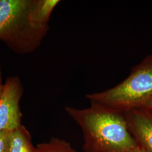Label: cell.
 <instances>
[{"label": "cell", "instance_id": "11", "mask_svg": "<svg viewBox=\"0 0 152 152\" xmlns=\"http://www.w3.org/2000/svg\"><path fill=\"white\" fill-rule=\"evenodd\" d=\"M142 108L148 109L152 111V97L147 102V103L145 104L144 107Z\"/></svg>", "mask_w": 152, "mask_h": 152}, {"label": "cell", "instance_id": "10", "mask_svg": "<svg viewBox=\"0 0 152 152\" xmlns=\"http://www.w3.org/2000/svg\"><path fill=\"white\" fill-rule=\"evenodd\" d=\"M4 83H3L2 82V70H1V66L0 65V99L3 94L4 91Z\"/></svg>", "mask_w": 152, "mask_h": 152}, {"label": "cell", "instance_id": "8", "mask_svg": "<svg viewBox=\"0 0 152 152\" xmlns=\"http://www.w3.org/2000/svg\"><path fill=\"white\" fill-rule=\"evenodd\" d=\"M36 152H77L71 144L58 137H53L50 141L39 144Z\"/></svg>", "mask_w": 152, "mask_h": 152}, {"label": "cell", "instance_id": "12", "mask_svg": "<svg viewBox=\"0 0 152 152\" xmlns=\"http://www.w3.org/2000/svg\"><path fill=\"white\" fill-rule=\"evenodd\" d=\"M128 152H146L144 149H142L140 147L137 146V147L135 148L134 149L131 150Z\"/></svg>", "mask_w": 152, "mask_h": 152}, {"label": "cell", "instance_id": "5", "mask_svg": "<svg viewBox=\"0 0 152 152\" xmlns=\"http://www.w3.org/2000/svg\"><path fill=\"white\" fill-rule=\"evenodd\" d=\"M129 130L137 145L152 152V111L145 108L124 113Z\"/></svg>", "mask_w": 152, "mask_h": 152}, {"label": "cell", "instance_id": "9", "mask_svg": "<svg viewBox=\"0 0 152 152\" xmlns=\"http://www.w3.org/2000/svg\"><path fill=\"white\" fill-rule=\"evenodd\" d=\"M10 132L11 131H3L0 132V152H7Z\"/></svg>", "mask_w": 152, "mask_h": 152}, {"label": "cell", "instance_id": "1", "mask_svg": "<svg viewBox=\"0 0 152 152\" xmlns=\"http://www.w3.org/2000/svg\"><path fill=\"white\" fill-rule=\"evenodd\" d=\"M65 110L81 129L83 152H128L138 146L124 113L94 103L84 109L68 106Z\"/></svg>", "mask_w": 152, "mask_h": 152}, {"label": "cell", "instance_id": "7", "mask_svg": "<svg viewBox=\"0 0 152 152\" xmlns=\"http://www.w3.org/2000/svg\"><path fill=\"white\" fill-rule=\"evenodd\" d=\"M6 152H36L31 135L23 125L10 132Z\"/></svg>", "mask_w": 152, "mask_h": 152}, {"label": "cell", "instance_id": "3", "mask_svg": "<svg viewBox=\"0 0 152 152\" xmlns=\"http://www.w3.org/2000/svg\"><path fill=\"white\" fill-rule=\"evenodd\" d=\"M152 97V54L135 66L129 76L115 86L88 94L91 103L125 113L142 108Z\"/></svg>", "mask_w": 152, "mask_h": 152}, {"label": "cell", "instance_id": "2", "mask_svg": "<svg viewBox=\"0 0 152 152\" xmlns=\"http://www.w3.org/2000/svg\"><path fill=\"white\" fill-rule=\"evenodd\" d=\"M32 0H0V40L18 54L32 53L41 44L49 28L31 19Z\"/></svg>", "mask_w": 152, "mask_h": 152}, {"label": "cell", "instance_id": "4", "mask_svg": "<svg viewBox=\"0 0 152 152\" xmlns=\"http://www.w3.org/2000/svg\"><path fill=\"white\" fill-rule=\"evenodd\" d=\"M23 94V86L19 78H7L0 99V132L11 131L22 125L19 102Z\"/></svg>", "mask_w": 152, "mask_h": 152}, {"label": "cell", "instance_id": "6", "mask_svg": "<svg viewBox=\"0 0 152 152\" xmlns=\"http://www.w3.org/2000/svg\"><path fill=\"white\" fill-rule=\"evenodd\" d=\"M59 0H32L31 16L32 22L41 27L49 28L51 15Z\"/></svg>", "mask_w": 152, "mask_h": 152}]
</instances>
